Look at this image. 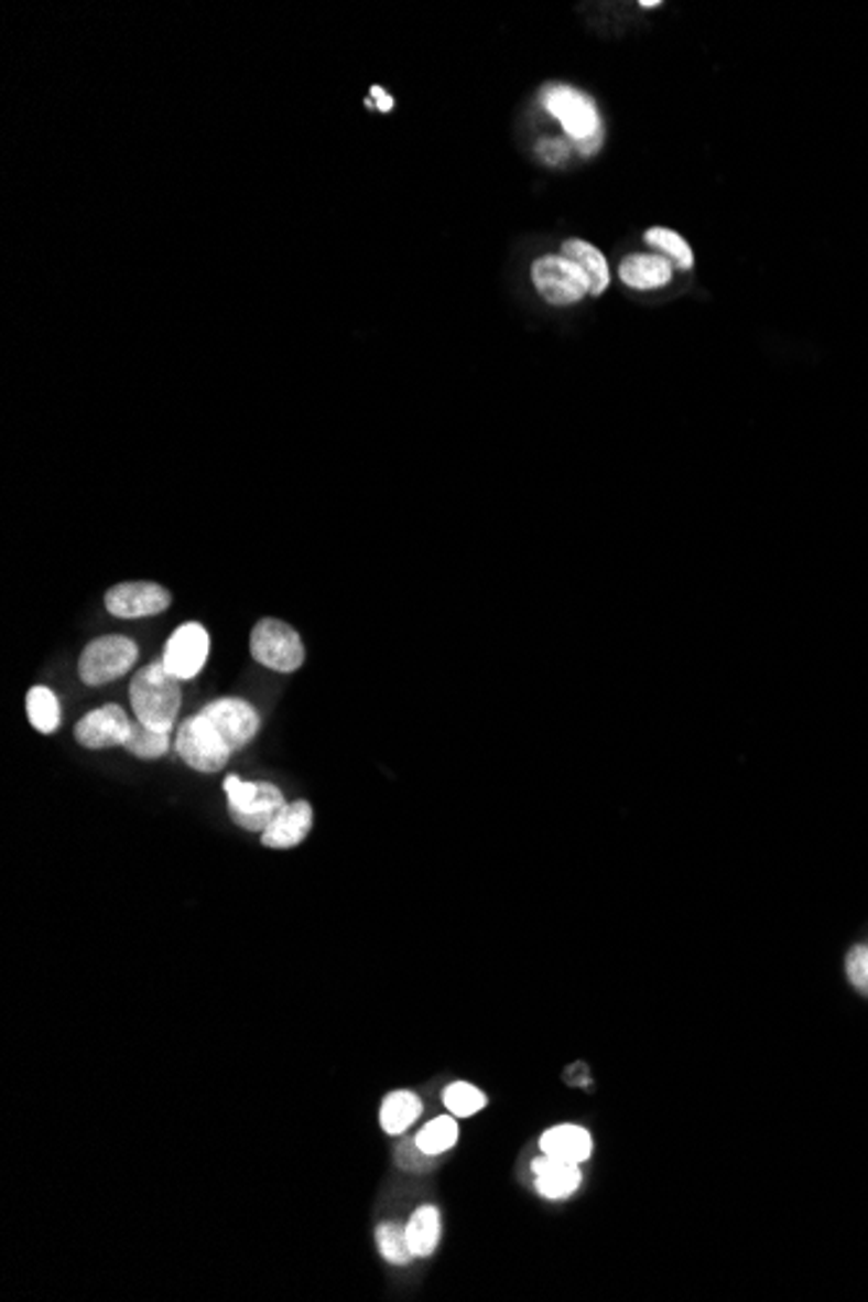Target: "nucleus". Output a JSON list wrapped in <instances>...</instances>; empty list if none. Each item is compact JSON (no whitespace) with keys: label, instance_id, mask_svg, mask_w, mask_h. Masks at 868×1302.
<instances>
[{"label":"nucleus","instance_id":"1","mask_svg":"<svg viewBox=\"0 0 868 1302\" xmlns=\"http://www.w3.org/2000/svg\"><path fill=\"white\" fill-rule=\"evenodd\" d=\"M260 715L240 697H224L187 718L177 731V754L195 773H221L258 736Z\"/></svg>","mask_w":868,"mask_h":1302},{"label":"nucleus","instance_id":"2","mask_svg":"<svg viewBox=\"0 0 868 1302\" xmlns=\"http://www.w3.org/2000/svg\"><path fill=\"white\" fill-rule=\"evenodd\" d=\"M130 704H133L135 720L149 729L170 733L183 704V689L180 679L166 671L162 660L151 664L133 676L130 681Z\"/></svg>","mask_w":868,"mask_h":1302},{"label":"nucleus","instance_id":"3","mask_svg":"<svg viewBox=\"0 0 868 1302\" xmlns=\"http://www.w3.org/2000/svg\"><path fill=\"white\" fill-rule=\"evenodd\" d=\"M229 819L248 832H265L286 806L284 793L273 783H248L240 775L224 777Z\"/></svg>","mask_w":868,"mask_h":1302},{"label":"nucleus","instance_id":"4","mask_svg":"<svg viewBox=\"0 0 868 1302\" xmlns=\"http://www.w3.org/2000/svg\"><path fill=\"white\" fill-rule=\"evenodd\" d=\"M544 107L554 120H560L583 154H593L600 147V118L596 110V101L588 94L573 89V86H549L544 92Z\"/></svg>","mask_w":868,"mask_h":1302},{"label":"nucleus","instance_id":"5","mask_svg":"<svg viewBox=\"0 0 868 1302\" xmlns=\"http://www.w3.org/2000/svg\"><path fill=\"white\" fill-rule=\"evenodd\" d=\"M139 660V645L130 637L122 635H107L97 637L94 643L84 647L82 658H78V679L86 687H102L120 679Z\"/></svg>","mask_w":868,"mask_h":1302},{"label":"nucleus","instance_id":"6","mask_svg":"<svg viewBox=\"0 0 868 1302\" xmlns=\"http://www.w3.org/2000/svg\"><path fill=\"white\" fill-rule=\"evenodd\" d=\"M250 653L260 666L279 674H292L305 664V645L292 624L281 620H260L252 627Z\"/></svg>","mask_w":868,"mask_h":1302},{"label":"nucleus","instance_id":"7","mask_svg":"<svg viewBox=\"0 0 868 1302\" xmlns=\"http://www.w3.org/2000/svg\"><path fill=\"white\" fill-rule=\"evenodd\" d=\"M531 279L536 292L544 297L549 304H575L585 294H590L588 279H585L581 268L573 260L564 256H544L539 258L531 268Z\"/></svg>","mask_w":868,"mask_h":1302},{"label":"nucleus","instance_id":"8","mask_svg":"<svg viewBox=\"0 0 868 1302\" xmlns=\"http://www.w3.org/2000/svg\"><path fill=\"white\" fill-rule=\"evenodd\" d=\"M208 660V632L200 627V624L195 622H187L183 627H177L172 632V637L166 639L164 645V653H162V664L166 671L172 676H177L180 681H187V679H195L200 671H204Z\"/></svg>","mask_w":868,"mask_h":1302},{"label":"nucleus","instance_id":"9","mask_svg":"<svg viewBox=\"0 0 868 1302\" xmlns=\"http://www.w3.org/2000/svg\"><path fill=\"white\" fill-rule=\"evenodd\" d=\"M130 725H133V720L128 718V712L122 710L120 704H105V708L86 712V715L78 720L74 736L84 749H94V752H97V749L126 746V741L130 736Z\"/></svg>","mask_w":868,"mask_h":1302},{"label":"nucleus","instance_id":"10","mask_svg":"<svg viewBox=\"0 0 868 1302\" xmlns=\"http://www.w3.org/2000/svg\"><path fill=\"white\" fill-rule=\"evenodd\" d=\"M172 595L166 588L156 583H120L107 591L105 606L112 616L120 620H141V616H156L170 609Z\"/></svg>","mask_w":868,"mask_h":1302},{"label":"nucleus","instance_id":"11","mask_svg":"<svg viewBox=\"0 0 868 1302\" xmlns=\"http://www.w3.org/2000/svg\"><path fill=\"white\" fill-rule=\"evenodd\" d=\"M313 806H310L305 798L286 804L284 809L279 811V817L271 821L269 829L260 832V842L273 850H289L302 846V842L307 840V835L313 832Z\"/></svg>","mask_w":868,"mask_h":1302},{"label":"nucleus","instance_id":"12","mask_svg":"<svg viewBox=\"0 0 868 1302\" xmlns=\"http://www.w3.org/2000/svg\"><path fill=\"white\" fill-rule=\"evenodd\" d=\"M531 1170L539 1193L549 1198V1202H564V1198L573 1196L583 1185V1170L581 1165H575V1162L554 1160V1156L541 1154L539 1160H533Z\"/></svg>","mask_w":868,"mask_h":1302},{"label":"nucleus","instance_id":"13","mask_svg":"<svg viewBox=\"0 0 868 1302\" xmlns=\"http://www.w3.org/2000/svg\"><path fill=\"white\" fill-rule=\"evenodd\" d=\"M541 1152L546 1156H554V1160H564V1162H575V1165H583L585 1160H590L593 1154V1139L590 1133L583 1129V1126H575V1123H562V1126H552V1129L544 1131V1137L539 1141Z\"/></svg>","mask_w":868,"mask_h":1302},{"label":"nucleus","instance_id":"14","mask_svg":"<svg viewBox=\"0 0 868 1302\" xmlns=\"http://www.w3.org/2000/svg\"><path fill=\"white\" fill-rule=\"evenodd\" d=\"M671 276H674V266L663 256H642L640 252V256L625 258L619 266V279L629 289H638V292L661 289L665 283H671Z\"/></svg>","mask_w":868,"mask_h":1302},{"label":"nucleus","instance_id":"15","mask_svg":"<svg viewBox=\"0 0 868 1302\" xmlns=\"http://www.w3.org/2000/svg\"><path fill=\"white\" fill-rule=\"evenodd\" d=\"M562 256L567 260H573V263L581 268L585 279H588L590 297H598V294L606 292V287H609V281H611V271H609V263H606L604 252H600L598 247H593L590 243H583V239H567V243L562 245Z\"/></svg>","mask_w":868,"mask_h":1302},{"label":"nucleus","instance_id":"16","mask_svg":"<svg viewBox=\"0 0 868 1302\" xmlns=\"http://www.w3.org/2000/svg\"><path fill=\"white\" fill-rule=\"evenodd\" d=\"M422 1110L424 1105L419 1100L416 1093H411V1089H395V1093H390L380 1105L382 1131H386L388 1137H401L403 1131H409L411 1126L416 1123Z\"/></svg>","mask_w":868,"mask_h":1302},{"label":"nucleus","instance_id":"17","mask_svg":"<svg viewBox=\"0 0 868 1302\" xmlns=\"http://www.w3.org/2000/svg\"><path fill=\"white\" fill-rule=\"evenodd\" d=\"M406 1235L414 1258L432 1256L440 1246V1235H443V1222H440L437 1206H419L406 1222Z\"/></svg>","mask_w":868,"mask_h":1302},{"label":"nucleus","instance_id":"18","mask_svg":"<svg viewBox=\"0 0 868 1302\" xmlns=\"http://www.w3.org/2000/svg\"><path fill=\"white\" fill-rule=\"evenodd\" d=\"M645 243L653 247L655 256H663L674 268L692 271L694 252H692V247L686 245V239L679 235V232L665 229V227H653V229L645 232Z\"/></svg>","mask_w":868,"mask_h":1302},{"label":"nucleus","instance_id":"19","mask_svg":"<svg viewBox=\"0 0 868 1302\" xmlns=\"http://www.w3.org/2000/svg\"><path fill=\"white\" fill-rule=\"evenodd\" d=\"M29 723L40 733H55L61 729V702L47 687H32L26 695Z\"/></svg>","mask_w":868,"mask_h":1302},{"label":"nucleus","instance_id":"20","mask_svg":"<svg viewBox=\"0 0 868 1302\" xmlns=\"http://www.w3.org/2000/svg\"><path fill=\"white\" fill-rule=\"evenodd\" d=\"M414 1141L424 1154L440 1156L447 1152V1149H453L455 1141H458V1120H455V1116L434 1118L416 1133Z\"/></svg>","mask_w":868,"mask_h":1302},{"label":"nucleus","instance_id":"21","mask_svg":"<svg viewBox=\"0 0 868 1302\" xmlns=\"http://www.w3.org/2000/svg\"><path fill=\"white\" fill-rule=\"evenodd\" d=\"M375 1240H378V1248H380V1256L386 1258L388 1263L393 1266H409L411 1258V1246H409V1235H406V1225H398V1222H382L375 1229Z\"/></svg>","mask_w":868,"mask_h":1302},{"label":"nucleus","instance_id":"22","mask_svg":"<svg viewBox=\"0 0 868 1302\" xmlns=\"http://www.w3.org/2000/svg\"><path fill=\"white\" fill-rule=\"evenodd\" d=\"M122 749L133 756H139V760H159V756L170 752V733L154 731L149 729V725H143L141 720H133L130 736Z\"/></svg>","mask_w":868,"mask_h":1302},{"label":"nucleus","instance_id":"23","mask_svg":"<svg viewBox=\"0 0 868 1302\" xmlns=\"http://www.w3.org/2000/svg\"><path fill=\"white\" fill-rule=\"evenodd\" d=\"M443 1102H445V1108L451 1110V1116H455V1118H471V1116H476V1112L484 1110V1105H487V1097H484L481 1089H476L474 1084H468V1082H453L451 1087L445 1089Z\"/></svg>","mask_w":868,"mask_h":1302},{"label":"nucleus","instance_id":"24","mask_svg":"<svg viewBox=\"0 0 868 1302\" xmlns=\"http://www.w3.org/2000/svg\"><path fill=\"white\" fill-rule=\"evenodd\" d=\"M845 975L853 988L868 999V944H856L845 957Z\"/></svg>","mask_w":868,"mask_h":1302},{"label":"nucleus","instance_id":"25","mask_svg":"<svg viewBox=\"0 0 868 1302\" xmlns=\"http://www.w3.org/2000/svg\"><path fill=\"white\" fill-rule=\"evenodd\" d=\"M395 1160H398V1165L406 1168V1170H426L430 1168L432 1156L424 1154L422 1149L416 1147V1141H403V1144L398 1147Z\"/></svg>","mask_w":868,"mask_h":1302},{"label":"nucleus","instance_id":"26","mask_svg":"<svg viewBox=\"0 0 868 1302\" xmlns=\"http://www.w3.org/2000/svg\"><path fill=\"white\" fill-rule=\"evenodd\" d=\"M367 107H375V110H380V112H390L393 110V97H388L380 86H372L370 97H367Z\"/></svg>","mask_w":868,"mask_h":1302},{"label":"nucleus","instance_id":"27","mask_svg":"<svg viewBox=\"0 0 868 1302\" xmlns=\"http://www.w3.org/2000/svg\"><path fill=\"white\" fill-rule=\"evenodd\" d=\"M539 154L544 157L549 164H556V162H562L564 157H567V147H562V143H554V141H544L539 147Z\"/></svg>","mask_w":868,"mask_h":1302},{"label":"nucleus","instance_id":"28","mask_svg":"<svg viewBox=\"0 0 868 1302\" xmlns=\"http://www.w3.org/2000/svg\"><path fill=\"white\" fill-rule=\"evenodd\" d=\"M640 9H645V11L661 9V0H645V3H640Z\"/></svg>","mask_w":868,"mask_h":1302}]
</instances>
